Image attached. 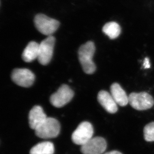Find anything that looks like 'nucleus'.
I'll list each match as a JSON object with an SVG mask.
<instances>
[{"instance_id":"1","label":"nucleus","mask_w":154,"mask_h":154,"mask_svg":"<svg viewBox=\"0 0 154 154\" xmlns=\"http://www.w3.org/2000/svg\"><path fill=\"white\" fill-rule=\"evenodd\" d=\"M95 51L94 44L91 41L86 42L79 49V60L83 71L86 74H93L96 70V66L92 60Z\"/></svg>"},{"instance_id":"2","label":"nucleus","mask_w":154,"mask_h":154,"mask_svg":"<svg viewBox=\"0 0 154 154\" xmlns=\"http://www.w3.org/2000/svg\"><path fill=\"white\" fill-rule=\"evenodd\" d=\"M60 130V122L55 118L48 117L35 130V134L42 139H51L58 136Z\"/></svg>"},{"instance_id":"3","label":"nucleus","mask_w":154,"mask_h":154,"mask_svg":"<svg viewBox=\"0 0 154 154\" xmlns=\"http://www.w3.org/2000/svg\"><path fill=\"white\" fill-rule=\"evenodd\" d=\"M34 23L35 28L39 32L48 36L55 32L60 26V22L58 20L42 14H39L35 16Z\"/></svg>"},{"instance_id":"4","label":"nucleus","mask_w":154,"mask_h":154,"mask_svg":"<svg viewBox=\"0 0 154 154\" xmlns=\"http://www.w3.org/2000/svg\"><path fill=\"white\" fill-rule=\"evenodd\" d=\"M129 103L137 110H146L153 107L154 100L151 95L146 92H132L129 95Z\"/></svg>"},{"instance_id":"5","label":"nucleus","mask_w":154,"mask_h":154,"mask_svg":"<svg viewBox=\"0 0 154 154\" xmlns=\"http://www.w3.org/2000/svg\"><path fill=\"white\" fill-rule=\"evenodd\" d=\"M93 133L91 124L87 121L82 122L72 134V141L74 144L82 146L91 139Z\"/></svg>"},{"instance_id":"6","label":"nucleus","mask_w":154,"mask_h":154,"mask_svg":"<svg viewBox=\"0 0 154 154\" xmlns=\"http://www.w3.org/2000/svg\"><path fill=\"white\" fill-rule=\"evenodd\" d=\"M74 94V92L69 86L63 85L56 92L51 95L50 102L55 107H63L72 100Z\"/></svg>"},{"instance_id":"7","label":"nucleus","mask_w":154,"mask_h":154,"mask_svg":"<svg viewBox=\"0 0 154 154\" xmlns=\"http://www.w3.org/2000/svg\"><path fill=\"white\" fill-rule=\"evenodd\" d=\"M55 42V38L50 35L44 39L39 44L38 60V62L43 66L48 64L51 60Z\"/></svg>"},{"instance_id":"8","label":"nucleus","mask_w":154,"mask_h":154,"mask_svg":"<svg viewBox=\"0 0 154 154\" xmlns=\"http://www.w3.org/2000/svg\"><path fill=\"white\" fill-rule=\"evenodd\" d=\"M11 78L14 82L17 85L29 87L34 84L35 75L29 69H16L12 72Z\"/></svg>"},{"instance_id":"9","label":"nucleus","mask_w":154,"mask_h":154,"mask_svg":"<svg viewBox=\"0 0 154 154\" xmlns=\"http://www.w3.org/2000/svg\"><path fill=\"white\" fill-rule=\"evenodd\" d=\"M106 148V140L102 137H96L82 146L80 150L83 154H102Z\"/></svg>"},{"instance_id":"10","label":"nucleus","mask_w":154,"mask_h":154,"mask_svg":"<svg viewBox=\"0 0 154 154\" xmlns=\"http://www.w3.org/2000/svg\"><path fill=\"white\" fill-rule=\"evenodd\" d=\"M98 101L105 110L111 114L115 113L118 110L117 104L111 94L105 90H101L98 94Z\"/></svg>"},{"instance_id":"11","label":"nucleus","mask_w":154,"mask_h":154,"mask_svg":"<svg viewBox=\"0 0 154 154\" xmlns=\"http://www.w3.org/2000/svg\"><path fill=\"white\" fill-rule=\"evenodd\" d=\"M48 118L41 106L36 105L31 109L29 114L30 128L35 130Z\"/></svg>"},{"instance_id":"12","label":"nucleus","mask_w":154,"mask_h":154,"mask_svg":"<svg viewBox=\"0 0 154 154\" xmlns=\"http://www.w3.org/2000/svg\"><path fill=\"white\" fill-rule=\"evenodd\" d=\"M111 94L116 102L121 106H126L129 103V96L118 83H114L111 86Z\"/></svg>"},{"instance_id":"13","label":"nucleus","mask_w":154,"mask_h":154,"mask_svg":"<svg viewBox=\"0 0 154 154\" xmlns=\"http://www.w3.org/2000/svg\"><path fill=\"white\" fill-rule=\"evenodd\" d=\"M39 44L34 41L26 45L22 54V58L26 63H30L38 58L39 54Z\"/></svg>"},{"instance_id":"14","label":"nucleus","mask_w":154,"mask_h":154,"mask_svg":"<svg viewBox=\"0 0 154 154\" xmlns=\"http://www.w3.org/2000/svg\"><path fill=\"white\" fill-rule=\"evenodd\" d=\"M54 147L52 143L48 141L39 143L32 147L29 154H54Z\"/></svg>"},{"instance_id":"15","label":"nucleus","mask_w":154,"mask_h":154,"mask_svg":"<svg viewBox=\"0 0 154 154\" xmlns=\"http://www.w3.org/2000/svg\"><path fill=\"white\" fill-rule=\"evenodd\" d=\"M102 31L110 39H113L118 38L120 35L121 27L116 22H111L106 23L102 29Z\"/></svg>"},{"instance_id":"16","label":"nucleus","mask_w":154,"mask_h":154,"mask_svg":"<svg viewBox=\"0 0 154 154\" xmlns=\"http://www.w3.org/2000/svg\"><path fill=\"white\" fill-rule=\"evenodd\" d=\"M144 136L147 142L154 141V122L146 125L144 128Z\"/></svg>"},{"instance_id":"17","label":"nucleus","mask_w":154,"mask_h":154,"mask_svg":"<svg viewBox=\"0 0 154 154\" xmlns=\"http://www.w3.org/2000/svg\"><path fill=\"white\" fill-rule=\"evenodd\" d=\"M151 66L150 60L148 57H146L144 59V63H143V67L144 69H150Z\"/></svg>"},{"instance_id":"18","label":"nucleus","mask_w":154,"mask_h":154,"mask_svg":"<svg viewBox=\"0 0 154 154\" xmlns=\"http://www.w3.org/2000/svg\"><path fill=\"white\" fill-rule=\"evenodd\" d=\"M104 154H122V153L120 152L117 151H112L109 152L107 153H105Z\"/></svg>"}]
</instances>
